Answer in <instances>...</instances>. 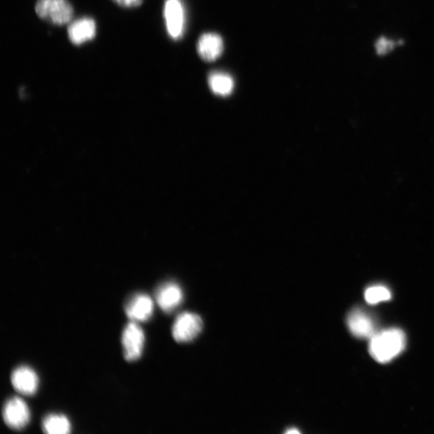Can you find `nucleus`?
Segmentation results:
<instances>
[{
	"instance_id": "2eb2a0df",
	"label": "nucleus",
	"mask_w": 434,
	"mask_h": 434,
	"mask_svg": "<svg viewBox=\"0 0 434 434\" xmlns=\"http://www.w3.org/2000/svg\"><path fill=\"white\" fill-rule=\"evenodd\" d=\"M364 296L369 304H377L391 299L392 294L387 287L379 285L368 288Z\"/></svg>"
},
{
	"instance_id": "f3484780",
	"label": "nucleus",
	"mask_w": 434,
	"mask_h": 434,
	"mask_svg": "<svg viewBox=\"0 0 434 434\" xmlns=\"http://www.w3.org/2000/svg\"><path fill=\"white\" fill-rule=\"evenodd\" d=\"M113 1L120 5L121 7L135 8L142 4L143 0H113Z\"/></svg>"
},
{
	"instance_id": "9b49d317",
	"label": "nucleus",
	"mask_w": 434,
	"mask_h": 434,
	"mask_svg": "<svg viewBox=\"0 0 434 434\" xmlns=\"http://www.w3.org/2000/svg\"><path fill=\"white\" fill-rule=\"evenodd\" d=\"M96 23L89 17L81 18L69 24L68 38L74 45L80 46L91 41L96 36Z\"/></svg>"
},
{
	"instance_id": "20e7f679",
	"label": "nucleus",
	"mask_w": 434,
	"mask_h": 434,
	"mask_svg": "<svg viewBox=\"0 0 434 434\" xmlns=\"http://www.w3.org/2000/svg\"><path fill=\"white\" fill-rule=\"evenodd\" d=\"M3 418L5 424L11 429L22 430L29 423V408L21 398H12L5 402Z\"/></svg>"
},
{
	"instance_id": "f03ea898",
	"label": "nucleus",
	"mask_w": 434,
	"mask_h": 434,
	"mask_svg": "<svg viewBox=\"0 0 434 434\" xmlns=\"http://www.w3.org/2000/svg\"><path fill=\"white\" fill-rule=\"evenodd\" d=\"M36 12L42 20L56 25L71 21L73 9L68 0H37Z\"/></svg>"
},
{
	"instance_id": "423d86ee",
	"label": "nucleus",
	"mask_w": 434,
	"mask_h": 434,
	"mask_svg": "<svg viewBox=\"0 0 434 434\" xmlns=\"http://www.w3.org/2000/svg\"><path fill=\"white\" fill-rule=\"evenodd\" d=\"M165 17L169 35L175 40L180 38L185 31V15L180 0H167Z\"/></svg>"
},
{
	"instance_id": "1a4fd4ad",
	"label": "nucleus",
	"mask_w": 434,
	"mask_h": 434,
	"mask_svg": "<svg viewBox=\"0 0 434 434\" xmlns=\"http://www.w3.org/2000/svg\"><path fill=\"white\" fill-rule=\"evenodd\" d=\"M348 326L352 334L358 338L371 339L376 333L373 319L361 309H355L348 314Z\"/></svg>"
},
{
	"instance_id": "39448f33",
	"label": "nucleus",
	"mask_w": 434,
	"mask_h": 434,
	"mask_svg": "<svg viewBox=\"0 0 434 434\" xmlns=\"http://www.w3.org/2000/svg\"><path fill=\"white\" fill-rule=\"evenodd\" d=\"M145 336L143 329L135 322L125 326L123 333L124 358L129 362L137 361L143 353Z\"/></svg>"
},
{
	"instance_id": "4468645a",
	"label": "nucleus",
	"mask_w": 434,
	"mask_h": 434,
	"mask_svg": "<svg viewBox=\"0 0 434 434\" xmlns=\"http://www.w3.org/2000/svg\"><path fill=\"white\" fill-rule=\"evenodd\" d=\"M42 429L48 434H67L71 431V425L64 415L50 414L43 420Z\"/></svg>"
},
{
	"instance_id": "f8f14e48",
	"label": "nucleus",
	"mask_w": 434,
	"mask_h": 434,
	"mask_svg": "<svg viewBox=\"0 0 434 434\" xmlns=\"http://www.w3.org/2000/svg\"><path fill=\"white\" fill-rule=\"evenodd\" d=\"M224 50L222 36L216 33H205L197 43L199 56L205 61H214L221 56Z\"/></svg>"
},
{
	"instance_id": "a211bd4d",
	"label": "nucleus",
	"mask_w": 434,
	"mask_h": 434,
	"mask_svg": "<svg viewBox=\"0 0 434 434\" xmlns=\"http://www.w3.org/2000/svg\"><path fill=\"white\" fill-rule=\"evenodd\" d=\"M286 434H299L300 433V431L297 429H295V428H291V429H289L286 431Z\"/></svg>"
},
{
	"instance_id": "9d476101",
	"label": "nucleus",
	"mask_w": 434,
	"mask_h": 434,
	"mask_svg": "<svg viewBox=\"0 0 434 434\" xmlns=\"http://www.w3.org/2000/svg\"><path fill=\"white\" fill-rule=\"evenodd\" d=\"M12 386L19 393L31 396L36 393L38 388L39 379L34 370L21 366L16 368L11 376Z\"/></svg>"
},
{
	"instance_id": "f257e3e1",
	"label": "nucleus",
	"mask_w": 434,
	"mask_h": 434,
	"mask_svg": "<svg viewBox=\"0 0 434 434\" xmlns=\"http://www.w3.org/2000/svg\"><path fill=\"white\" fill-rule=\"evenodd\" d=\"M406 344L405 333L398 329L379 332L370 339L369 352L377 362L386 363L393 360L404 351Z\"/></svg>"
},
{
	"instance_id": "6e6552de",
	"label": "nucleus",
	"mask_w": 434,
	"mask_h": 434,
	"mask_svg": "<svg viewBox=\"0 0 434 434\" xmlns=\"http://www.w3.org/2000/svg\"><path fill=\"white\" fill-rule=\"evenodd\" d=\"M153 311L154 303L148 294H135L125 304V312L131 320L145 322L153 316Z\"/></svg>"
},
{
	"instance_id": "ddd939ff",
	"label": "nucleus",
	"mask_w": 434,
	"mask_h": 434,
	"mask_svg": "<svg viewBox=\"0 0 434 434\" xmlns=\"http://www.w3.org/2000/svg\"><path fill=\"white\" fill-rule=\"evenodd\" d=\"M209 85L214 93L225 97L234 91V81L227 73L213 72L210 75Z\"/></svg>"
},
{
	"instance_id": "0eeeda50",
	"label": "nucleus",
	"mask_w": 434,
	"mask_h": 434,
	"mask_svg": "<svg viewBox=\"0 0 434 434\" xmlns=\"http://www.w3.org/2000/svg\"><path fill=\"white\" fill-rule=\"evenodd\" d=\"M155 300L163 311L170 313L180 306L184 300V292L177 283L166 282L156 289Z\"/></svg>"
},
{
	"instance_id": "7ed1b4c3",
	"label": "nucleus",
	"mask_w": 434,
	"mask_h": 434,
	"mask_svg": "<svg viewBox=\"0 0 434 434\" xmlns=\"http://www.w3.org/2000/svg\"><path fill=\"white\" fill-rule=\"evenodd\" d=\"M203 321L198 314L184 312L176 318L172 326V336L176 342L187 343L196 339L203 329Z\"/></svg>"
},
{
	"instance_id": "dca6fc26",
	"label": "nucleus",
	"mask_w": 434,
	"mask_h": 434,
	"mask_svg": "<svg viewBox=\"0 0 434 434\" xmlns=\"http://www.w3.org/2000/svg\"><path fill=\"white\" fill-rule=\"evenodd\" d=\"M396 42L390 41L386 37H381V38L376 43V53L379 55H386L394 48Z\"/></svg>"
}]
</instances>
